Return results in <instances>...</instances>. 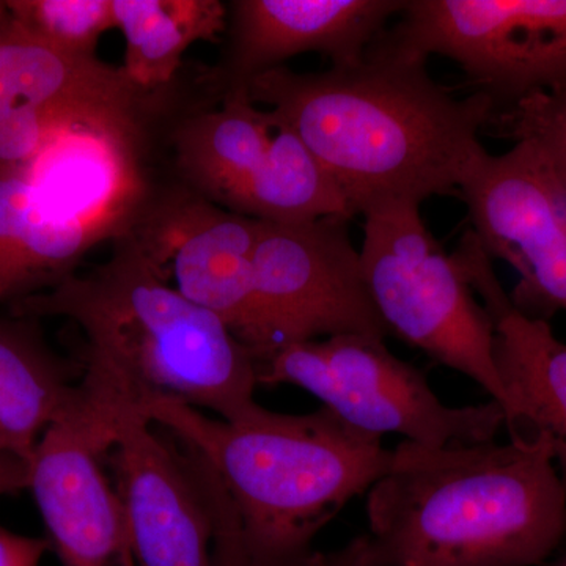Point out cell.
<instances>
[{"instance_id": "obj_1", "label": "cell", "mask_w": 566, "mask_h": 566, "mask_svg": "<svg viewBox=\"0 0 566 566\" xmlns=\"http://www.w3.org/2000/svg\"><path fill=\"white\" fill-rule=\"evenodd\" d=\"M385 32L353 65L319 73L282 65L248 85L251 102L318 159L353 218L458 193L486 151L480 132L499 114L483 93L457 98L428 73V57Z\"/></svg>"}, {"instance_id": "obj_2", "label": "cell", "mask_w": 566, "mask_h": 566, "mask_svg": "<svg viewBox=\"0 0 566 566\" xmlns=\"http://www.w3.org/2000/svg\"><path fill=\"white\" fill-rule=\"evenodd\" d=\"M10 314L62 316L87 338L76 392L103 422L156 400L253 415L255 354L207 308L159 274L132 237L112 243L106 262L10 305Z\"/></svg>"}, {"instance_id": "obj_3", "label": "cell", "mask_w": 566, "mask_h": 566, "mask_svg": "<svg viewBox=\"0 0 566 566\" xmlns=\"http://www.w3.org/2000/svg\"><path fill=\"white\" fill-rule=\"evenodd\" d=\"M365 509L378 566H538L566 538V483L543 436L400 442Z\"/></svg>"}, {"instance_id": "obj_4", "label": "cell", "mask_w": 566, "mask_h": 566, "mask_svg": "<svg viewBox=\"0 0 566 566\" xmlns=\"http://www.w3.org/2000/svg\"><path fill=\"white\" fill-rule=\"evenodd\" d=\"M137 415L203 458L229 494L251 566H297L346 504L386 474L392 450L327 408L241 420L156 400Z\"/></svg>"}, {"instance_id": "obj_5", "label": "cell", "mask_w": 566, "mask_h": 566, "mask_svg": "<svg viewBox=\"0 0 566 566\" xmlns=\"http://www.w3.org/2000/svg\"><path fill=\"white\" fill-rule=\"evenodd\" d=\"M364 218V279L389 334L471 378L509 417L494 322L476 303L460 256L434 240L420 205H386Z\"/></svg>"}, {"instance_id": "obj_6", "label": "cell", "mask_w": 566, "mask_h": 566, "mask_svg": "<svg viewBox=\"0 0 566 566\" xmlns=\"http://www.w3.org/2000/svg\"><path fill=\"white\" fill-rule=\"evenodd\" d=\"M259 385H292L365 433H397L424 447L493 442L505 428L497 401L442 403L422 371L389 352L385 338L337 335L282 346L256 360Z\"/></svg>"}, {"instance_id": "obj_7", "label": "cell", "mask_w": 566, "mask_h": 566, "mask_svg": "<svg viewBox=\"0 0 566 566\" xmlns=\"http://www.w3.org/2000/svg\"><path fill=\"white\" fill-rule=\"evenodd\" d=\"M398 17L387 40L458 63L499 114L566 85V0H406Z\"/></svg>"}, {"instance_id": "obj_8", "label": "cell", "mask_w": 566, "mask_h": 566, "mask_svg": "<svg viewBox=\"0 0 566 566\" xmlns=\"http://www.w3.org/2000/svg\"><path fill=\"white\" fill-rule=\"evenodd\" d=\"M342 216L311 222L260 221L253 253L262 349L337 335H389L365 283L360 251Z\"/></svg>"}, {"instance_id": "obj_9", "label": "cell", "mask_w": 566, "mask_h": 566, "mask_svg": "<svg viewBox=\"0 0 566 566\" xmlns=\"http://www.w3.org/2000/svg\"><path fill=\"white\" fill-rule=\"evenodd\" d=\"M458 196L486 255L520 275L516 311L545 322L566 314V189L538 150L515 142L504 155L483 153Z\"/></svg>"}, {"instance_id": "obj_10", "label": "cell", "mask_w": 566, "mask_h": 566, "mask_svg": "<svg viewBox=\"0 0 566 566\" xmlns=\"http://www.w3.org/2000/svg\"><path fill=\"white\" fill-rule=\"evenodd\" d=\"M106 460L137 566H216L219 480L199 453L123 412Z\"/></svg>"}, {"instance_id": "obj_11", "label": "cell", "mask_w": 566, "mask_h": 566, "mask_svg": "<svg viewBox=\"0 0 566 566\" xmlns=\"http://www.w3.org/2000/svg\"><path fill=\"white\" fill-rule=\"evenodd\" d=\"M260 221L226 210L180 182H151L132 237L156 270L193 304L221 318L234 337L262 349L253 253Z\"/></svg>"}, {"instance_id": "obj_12", "label": "cell", "mask_w": 566, "mask_h": 566, "mask_svg": "<svg viewBox=\"0 0 566 566\" xmlns=\"http://www.w3.org/2000/svg\"><path fill=\"white\" fill-rule=\"evenodd\" d=\"M147 98L123 69L52 46L0 3V174L24 169L71 123L140 111Z\"/></svg>"}, {"instance_id": "obj_13", "label": "cell", "mask_w": 566, "mask_h": 566, "mask_svg": "<svg viewBox=\"0 0 566 566\" xmlns=\"http://www.w3.org/2000/svg\"><path fill=\"white\" fill-rule=\"evenodd\" d=\"M107 449L73 394L29 461V490L63 566H137L120 497L103 469Z\"/></svg>"}, {"instance_id": "obj_14", "label": "cell", "mask_w": 566, "mask_h": 566, "mask_svg": "<svg viewBox=\"0 0 566 566\" xmlns=\"http://www.w3.org/2000/svg\"><path fill=\"white\" fill-rule=\"evenodd\" d=\"M406 0H233L226 50L207 77L218 98L248 92L260 74L305 52L331 66L353 65L386 31Z\"/></svg>"}, {"instance_id": "obj_15", "label": "cell", "mask_w": 566, "mask_h": 566, "mask_svg": "<svg viewBox=\"0 0 566 566\" xmlns=\"http://www.w3.org/2000/svg\"><path fill=\"white\" fill-rule=\"evenodd\" d=\"M458 255L494 322L495 360L510 401V439L546 438L566 483V344L549 322L516 311L472 234H465Z\"/></svg>"}, {"instance_id": "obj_16", "label": "cell", "mask_w": 566, "mask_h": 566, "mask_svg": "<svg viewBox=\"0 0 566 566\" xmlns=\"http://www.w3.org/2000/svg\"><path fill=\"white\" fill-rule=\"evenodd\" d=\"M274 136L273 114L252 103L248 92L182 112L167 136L175 182L223 208L263 161Z\"/></svg>"}, {"instance_id": "obj_17", "label": "cell", "mask_w": 566, "mask_h": 566, "mask_svg": "<svg viewBox=\"0 0 566 566\" xmlns=\"http://www.w3.org/2000/svg\"><path fill=\"white\" fill-rule=\"evenodd\" d=\"M93 248L51 210L24 169L0 174V304L57 285Z\"/></svg>"}, {"instance_id": "obj_18", "label": "cell", "mask_w": 566, "mask_h": 566, "mask_svg": "<svg viewBox=\"0 0 566 566\" xmlns=\"http://www.w3.org/2000/svg\"><path fill=\"white\" fill-rule=\"evenodd\" d=\"M39 319L0 315V453L31 461L41 434L73 398L69 360L52 352Z\"/></svg>"}, {"instance_id": "obj_19", "label": "cell", "mask_w": 566, "mask_h": 566, "mask_svg": "<svg viewBox=\"0 0 566 566\" xmlns=\"http://www.w3.org/2000/svg\"><path fill=\"white\" fill-rule=\"evenodd\" d=\"M112 10L126 41L123 71L142 92L172 84L188 48L218 40L229 17L219 0H112Z\"/></svg>"}, {"instance_id": "obj_20", "label": "cell", "mask_w": 566, "mask_h": 566, "mask_svg": "<svg viewBox=\"0 0 566 566\" xmlns=\"http://www.w3.org/2000/svg\"><path fill=\"white\" fill-rule=\"evenodd\" d=\"M223 208L256 221L300 223L342 216L353 221L344 193L303 140L275 125L270 151Z\"/></svg>"}, {"instance_id": "obj_21", "label": "cell", "mask_w": 566, "mask_h": 566, "mask_svg": "<svg viewBox=\"0 0 566 566\" xmlns=\"http://www.w3.org/2000/svg\"><path fill=\"white\" fill-rule=\"evenodd\" d=\"M2 9L25 31L84 57L96 55L103 33L115 28L112 0H14Z\"/></svg>"}, {"instance_id": "obj_22", "label": "cell", "mask_w": 566, "mask_h": 566, "mask_svg": "<svg viewBox=\"0 0 566 566\" xmlns=\"http://www.w3.org/2000/svg\"><path fill=\"white\" fill-rule=\"evenodd\" d=\"M495 120L513 140L536 148L566 189V85L536 93Z\"/></svg>"}, {"instance_id": "obj_23", "label": "cell", "mask_w": 566, "mask_h": 566, "mask_svg": "<svg viewBox=\"0 0 566 566\" xmlns=\"http://www.w3.org/2000/svg\"><path fill=\"white\" fill-rule=\"evenodd\" d=\"M50 549L48 538L14 534L0 526V566H40Z\"/></svg>"}, {"instance_id": "obj_24", "label": "cell", "mask_w": 566, "mask_h": 566, "mask_svg": "<svg viewBox=\"0 0 566 566\" xmlns=\"http://www.w3.org/2000/svg\"><path fill=\"white\" fill-rule=\"evenodd\" d=\"M297 566H378L370 536L360 535L331 553L314 551Z\"/></svg>"}, {"instance_id": "obj_25", "label": "cell", "mask_w": 566, "mask_h": 566, "mask_svg": "<svg viewBox=\"0 0 566 566\" xmlns=\"http://www.w3.org/2000/svg\"><path fill=\"white\" fill-rule=\"evenodd\" d=\"M216 566H251L243 545L237 517L226 515L219 523L214 546Z\"/></svg>"}, {"instance_id": "obj_26", "label": "cell", "mask_w": 566, "mask_h": 566, "mask_svg": "<svg viewBox=\"0 0 566 566\" xmlns=\"http://www.w3.org/2000/svg\"><path fill=\"white\" fill-rule=\"evenodd\" d=\"M29 490V463L17 455L0 453V497Z\"/></svg>"}, {"instance_id": "obj_27", "label": "cell", "mask_w": 566, "mask_h": 566, "mask_svg": "<svg viewBox=\"0 0 566 566\" xmlns=\"http://www.w3.org/2000/svg\"><path fill=\"white\" fill-rule=\"evenodd\" d=\"M551 566H566V551L564 554H562L560 557L557 558L556 562H554Z\"/></svg>"}]
</instances>
